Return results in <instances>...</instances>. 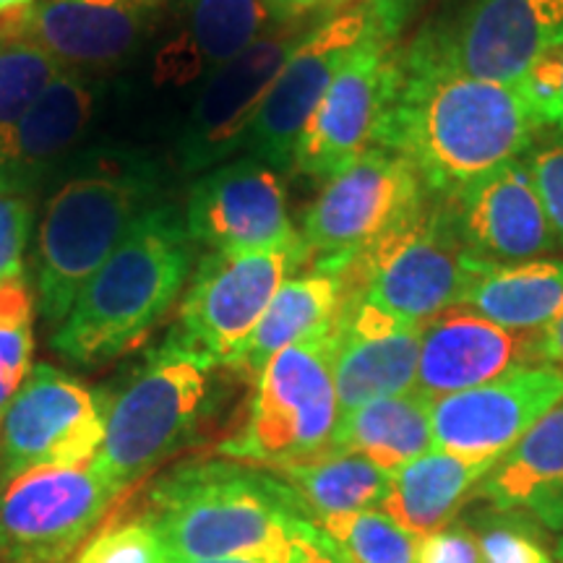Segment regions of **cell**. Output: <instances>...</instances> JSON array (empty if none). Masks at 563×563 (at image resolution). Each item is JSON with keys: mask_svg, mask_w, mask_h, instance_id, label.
Here are the masks:
<instances>
[{"mask_svg": "<svg viewBox=\"0 0 563 563\" xmlns=\"http://www.w3.org/2000/svg\"><path fill=\"white\" fill-rule=\"evenodd\" d=\"M548 123L527 84H501L402 45V81L378 146L405 154L426 188L454 199L470 183L522 159Z\"/></svg>", "mask_w": 563, "mask_h": 563, "instance_id": "cell-1", "label": "cell"}, {"mask_svg": "<svg viewBox=\"0 0 563 563\" xmlns=\"http://www.w3.org/2000/svg\"><path fill=\"white\" fill-rule=\"evenodd\" d=\"M141 517L175 561L292 563L319 534L311 511L282 477L224 456L183 462L159 475Z\"/></svg>", "mask_w": 563, "mask_h": 563, "instance_id": "cell-2", "label": "cell"}, {"mask_svg": "<svg viewBox=\"0 0 563 563\" xmlns=\"http://www.w3.org/2000/svg\"><path fill=\"white\" fill-rule=\"evenodd\" d=\"M194 245L178 209H146L53 329V350L74 365H100L136 347L186 292Z\"/></svg>", "mask_w": 563, "mask_h": 563, "instance_id": "cell-3", "label": "cell"}, {"mask_svg": "<svg viewBox=\"0 0 563 563\" xmlns=\"http://www.w3.org/2000/svg\"><path fill=\"white\" fill-rule=\"evenodd\" d=\"M159 191V167L141 152L95 150L70 167L45 203L32 249V290L47 327H60L131 224L157 207Z\"/></svg>", "mask_w": 563, "mask_h": 563, "instance_id": "cell-4", "label": "cell"}, {"mask_svg": "<svg viewBox=\"0 0 563 563\" xmlns=\"http://www.w3.org/2000/svg\"><path fill=\"white\" fill-rule=\"evenodd\" d=\"M217 371L167 334L121 389L102 394L104 439L91 464L121 496L199 433L214 402Z\"/></svg>", "mask_w": 563, "mask_h": 563, "instance_id": "cell-5", "label": "cell"}, {"mask_svg": "<svg viewBox=\"0 0 563 563\" xmlns=\"http://www.w3.org/2000/svg\"><path fill=\"white\" fill-rule=\"evenodd\" d=\"M483 264L462 241L452 201L428 194L415 214L347 266V298L397 327H426L460 306Z\"/></svg>", "mask_w": 563, "mask_h": 563, "instance_id": "cell-6", "label": "cell"}, {"mask_svg": "<svg viewBox=\"0 0 563 563\" xmlns=\"http://www.w3.org/2000/svg\"><path fill=\"white\" fill-rule=\"evenodd\" d=\"M340 422L334 386V329L285 347L258 371L241 426L217 454L277 470L332 449Z\"/></svg>", "mask_w": 563, "mask_h": 563, "instance_id": "cell-7", "label": "cell"}, {"mask_svg": "<svg viewBox=\"0 0 563 563\" xmlns=\"http://www.w3.org/2000/svg\"><path fill=\"white\" fill-rule=\"evenodd\" d=\"M405 154L373 146L323 183L300 222L306 264L344 272L365 249L402 224L428 199Z\"/></svg>", "mask_w": 563, "mask_h": 563, "instance_id": "cell-8", "label": "cell"}, {"mask_svg": "<svg viewBox=\"0 0 563 563\" xmlns=\"http://www.w3.org/2000/svg\"><path fill=\"white\" fill-rule=\"evenodd\" d=\"M302 264V245L209 251L188 279L170 334L188 350L232 371L272 298Z\"/></svg>", "mask_w": 563, "mask_h": 563, "instance_id": "cell-9", "label": "cell"}, {"mask_svg": "<svg viewBox=\"0 0 563 563\" xmlns=\"http://www.w3.org/2000/svg\"><path fill=\"white\" fill-rule=\"evenodd\" d=\"M412 40L433 60L475 79L522 84L563 55V0H467Z\"/></svg>", "mask_w": 563, "mask_h": 563, "instance_id": "cell-10", "label": "cell"}, {"mask_svg": "<svg viewBox=\"0 0 563 563\" xmlns=\"http://www.w3.org/2000/svg\"><path fill=\"white\" fill-rule=\"evenodd\" d=\"M399 81L402 40L386 34L376 21V30L355 47L302 129L292 173L327 183L378 146Z\"/></svg>", "mask_w": 563, "mask_h": 563, "instance_id": "cell-11", "label": "cell"}, {"mask_svg": "<svg viewBox=\"0 0 563 563\" xmlns=\"http://www.w3.org/2000/svg\"><path fill=\"white\" fill-rule=\"evenodd\" d=\"M118 498L91 462L0 485V563H70Z\"/></svg>", "mask_w": 563, "mask_h": 563, "instance_id": "cell-12", "label": "cell"}, {"mask_svg": "<svg viewBox=\"0 0 563 563\" xmlns=\"http://www.w3.org/2000/svg\"><path fill=\"white\" fill-rule=\"evenodd\" d=\"M104 439V402L70 373L32 365L0 422V485L45 467H81Z\"/></svg>", "mask_w": 563, "mask_h": 563, "instance_id": "cell-13", "label": "cell"}, {"mask_svg": "<svg viewBox=\"0 0 563 563\" xmlns=\"http://www.w3.org/2000/svg\"><path fill=\"white\" fill-rule=\"evenodd\" d=\"M316 19L272 26L253 45L201 84L178 139V165L186 175L207 173L228 162L256 123L272 84Z\"/></svg>", "mask_w": 563, "mask_h": 563, "instance_id": "cell-14", "label": "cell"}, {"mask_svg": "<svg viewBox=\"0 0 563 563\" xmlns=\"http://www.w3.org/2000/svg\"><path fill=\"white\" fill-rule=\"evenodd\" d=\"M376 30L368 0H357L329 19H316L313 30L295 47L290 60L272 84L256 123L245 139L249 157L277 173H292L300 133L327 95L329 84L355 53V47Z\"/></svg>", "mask_w": 563, "mask_h": 563, "instance_id": "cell-15", "label": "cell"}, {"mask_svg": "<svg viewBox=\"0 0 563 563\" xmlns=\"http://www.w3.org/2000/svg\"><path fill=\"white\" fill-rule=\"evenodd\" d=\"M188 235L209 251H272L300 245L282 173L243 157L201 173L183 211Z\"/></svg>", "mask_w": 563, "mask_h": 563, "instance_id": "cell-16", "label": "cell"}, {"mask_svg": "<svg viewBox=\"0 0 563 563\" xmlns=\"http://www.w3.org/2000/svg\"><path fill=\"white\" fill-rule=\"evenodd\" d=\"M563 402V368L532 363L475 389L433 399V443L460 456H504L540 418Z\"/></svg>", "mask_w": 563, "mask_h": 563, "instance_id": "cell-17", "label": "cell"}, {"mask_svg": "<svg viewBox=\"0 0 563 563\" xmlns=\"http://www.w3.org/2000/svg\"><path fill=\"white\" fill-rule=\"evenodd\" d=\"M165 5L157 0H37L0 30L45 51L66 70L97 74L139 51Z\"/></svg>", "mask_w": 563, "mask_h": 563, "instance_id": "cell-18", "label": "cell"}, {"mask_svg": "<svg viewBox=\"0 0 563 563\" xmlns=\"http://www.w3.org/2000/svg\"><path fill=\"white\" fill-rule=\"evenodd\" d=\"M449 201L464 245L485 264H525L559 249L525 159L506 162Z\"/></svg>", "mask_w": 563, "mask_h": 563, "instance_id": "cell-19", "label": "cell"}, {"mask_svg": "<svg viewBox=\"0 0 563 563\" xmlns=\"http://www.w3.org/2000/svg\"><path fill=\"white\" fill-rule=\"evenodd\" d=\"M102 84L63 70L30 110L0 123V194L32 196L60 170L95 121Z\"/></svg>", "mask_w": 563, "mask_h": 563, "instance_id": "cell-20", "label": "cell"}, {"mask_svg": "<svg viewBox=\"0 0 563 563\" xmlns=\"http://www.w3.org/2000/svg\"><path fill=\"white\" fill-rule=\"evenodd\" d=\"M532 363H540L538 334L511 332L454 306L422 327L415 391L441 399Z\"/></svg>", "mask_w": 563, "mask_h": 563, "instance_id": "cell-21", "label": "cell"}, {"mask_svg": "<svg viewBox=\"0 0 563 563\" xmlns=\"http://www.w3.org/2000/svg\"><path fill=\"white\" fill-rule=\"evenodd\" d=\"M272 26L264 0H173L152 79L178 89L203 84Z\"/></svg>", "mask_w": 563, "mask_h": 563, "instance_id": "cell-22", "label": "cell"}, {"mask_svg": "<svg viewBox=\"0 0 563 563\" xmlns=\"http://www.w3.org/2000/svg\"><path fill=\"white\" fill-rule=\"evenodd\" d=\"M422 327H397L344 298L334 327V386L340 415L373 399L415 391Z\"/></svg>", "mask_w": 563, "mask_h": 563, "instance_id": "cell-23", "label": "cell"}, {"mask_svg": "<svg viewBox=\"0 0 563 563\" xmlns=\"http://www.w3.org/2000/svg\"><path fill=\"white\" fill-rule=\"evenodd\" d=\"M470 501L522 511L545 530L563 532V402L493 464Z\"/></svg>", "mask_w": 563, "mask_h": 563, "instance_id": "cell-24", "label": "cell"}, {"mask_svg": "<svg viewBox=\"0 0 563 563\" xmlns=\"http://www.w3.org/2000/svg\"><path fill=\"white\" fill-rule=\"evenodd\" d=\"M344 272L311 266L308 272L292 274L272 298L232 371L256 378L277 352L332 332L347 298Z\"/></svg>", "mask_w": 563, "mask_h": 563, "instance_id": "cell-25", "label": "cell"}, {"mask_svg": "<svg viewBox=\"0 0 563 563\" xmlns=\"http://www.w3.org/2000/svg\"><path fill=\"white\" fill-rule=\"evenodd\" d=\"M498 460L501 456L473 460L431 449L391 475L382 511L415 538L441 530L454 522V514L473 498L475 488Z\"/></svg>", "mask_w": 563, "mask_h": 563, "instance_id": "cell-26", "label": "cell"}, {"mask_svg": "<svg viewBox=\"0 0 563 563\" xmlns=\"http://www.w3.org/2000/svg\"><path fill=\"white\" fill-rule=\"evenodd\" d=\"M431 407L433 399L420 391L373 399L357 410L340 415L332 449L361 454L389 475L399 473L435 449Z\"/></svg>", "mask_w": 563, "mask_h": 563, "instance_id": "cell-27", "label": "cell"}, {"mask_svg": "<svg viewBox=\"0 0 563 563\" xmlns=\"http://www.w3.org/2000/svg\"><path fill=\"white\" fill-rule=\"evenodd\" d=\"M460 306L511 332L540 334L563 311V258L483 264Z\"/></svg>", "mask_w": 563, "mask_h": 563, "instance_id": "cell-28", "label": "cell"}, {"mask_svg": "<svg viewBox=\"0 0 563 563\" xmlns=\"http://www.w3.org/2000/svg\"><path fill=\"white\" fill-rule=\"evenodd\" d=\"M306 504L313 519L382 509L391 475L361 454L329 449L311 460L272 470Z\"/></svg>", "mask_w": 563, "mask_h": 563, "instance_id": "cell-29", "label": "cell"}, {"mask_svg": "<svg viewBox=\"0 0 563 563\" xmlns=\"http://www.w3.org/2000/svg\"><path fill=\"white\" fill-rule=\"evenodd\" d=\"M350 563H415L418 540L382 509L316 519Z\"/></svg>", "mask_w": 563, "mask_h": 563, "instance_id": "cell-30", "label": "cell"}, {"mask_svg": "<svg viewBox=\"0 0 563 563\" xmlns=\"http://www.w3.org/2000/svg\"><path fill=\"white\" fill-rule=\"evenodd\" d=\"M34 313L37 300L26 274L0 279V422L34 365Z\"/></svg>", "mask_w": 563, "mask_h": 563, "instance_id": "cell-31", "label": "cell"}, {"mask_svg": "<svg viewBox=\"0 0 563 563\" xmlns=\"http://www.w3.org/2000/svg\"><path fill=\"white\" fill-rule=\"evenodd\" d=\"M475 534L483 563H555L543 527L522 511H504L483 504L462 519Z\"/></svg>", "mask_w": 563, "mask_h": 563, "instance_id": "cell-32", "label": "cell"}, {"mask_svg": "<svg viewBox=\"0 0 563 563\" xmlns=\"http://www.w3.org/2000/svg\"><path fill=\"white\" fill-rule=\"evenodd\" d=\"M63 70L37 45L0 30V123L30 110Z\"/></svg>", "mask_w": 563, "mask_h": 563, "instance_id": "cell-33", "label": "cell"}, {"mask_svg": "<svg viewBox=\"0 0 563 563\" xmlns=\"http://www.w3.org/2000/svg\"><path fill=\"white\" fill-rule=\"evenodd\" d=\"M74 563H175L157 530L144 517L91 534Z\"/></svg>", "mask_w": 563, "mask_h": 563, "instance_id": "cell-34", "label": "cell"}, {"mask_svg": "<svg viewBox=\"0 0 563 563\" xmlns=\"http://www.w3.org/2000/svg\"><path fill=\"white\" fill-rule=\"evenodd\" d=\"M522 159L543 199L559 249H563V129L534 141Z\"/></svg>", "mask_w": 563, "mask_h": 563, "instance_id": "cell-35", "label": "cell"}, {"mask_svg": "<svg viewBox=\"0 0 563 563\" xmlns=\"http://www.w3.org/2000/svg\"><path fill=\"white\" fill-rule=\"evenodd\" d=\"M34 228L32 196L0 194V279L24 274V253Z\"/></svg>", "mask_w": 563, "mask_h": 563, "instance_id": "cell-36", "label": "cell"}, {"mask_svg": "<svg viewBox=\"0 0 563 563\" xmlns=\"http://www.w3.org/2000/svg\"><path fill=\"white\" fill-rule=\"evenodd\" d=\"M415 563H483V559L473 530L460 519V522H449L441 530L422 534Z\"/></svg>", "mask_w": 563, "mask_h": 563, "instance_id": "cell-37", "label": "cell"}, {"mask_svg": "<svg viewBox=\"0 0 563 563\" xmlns=\"http://www.w3.org/2000/svg\"><path fill=\"white\" fill-rule=\"evenodd\" d=\"M327 0H264L266 13H269L274 26L295 24V21L308 19L311 13H319Z\"/></svg>", "mask_w": 563, "mask_h": 563, "instance_id": "cell-38", "label": "cell"}, {"mask_svg": "<svg viewBox=\"0 0 563 563\" xmlns=\"http://www.w3.org/2000/svg\"><path fill=\"white\" fill-rule=\"evenodd\" d=\"M538 355L540 363H553L563 368V311L538 334Z\"/></svg>", "mask_w": 563, "mask_h": 563, "instance_id": "cell-39", "label": "cell"}, {"mask_svg": "<svg viewBox=\"0 0 563 563\" xmlns=\"http://www.w3.org/2000/svg\"><path fill=\"white\" fill-rule=\"evenodd\" d=\"M292 563H350V561L344 559L340 548H336L332 540L327 538V532L319 527V534L302 548L300 555Z\"/></svg>", "mask_w": 563, "mask_h": 563, "instance_id": "cell-40", "label": "cell"}, {"mask_svg": "<svg viewBox=\"0 0 563 563\" xmlns=\"http://www.w3.org/2000/svg\"><path fill=\"white\" fill-rule=\"evenodd\" d=\"M37 0H0V19L16 16V13L32 9Z\"/></svg>", "mask_w": 563, "mask_h": 563, "instance_id": "cell-41", "label": "cell"}, {"mask_svg": "<svg viewBox=\"0 0 563 563\" xmlns=\"http://www.w3.org/2000/svg\"><path fill=\"white\" fill-rule=\"evenodd\" d=\"M357 0H327V3L321 5V11L316 13V19H329V16H334V13H340V11H344V9H350V5H355Z\"/></svg>", "mask_w": 563, "mask_h": 563, "instance_id": "cell-42", "label": "cell"}, {"mask_svg": "<svg viewBox=\"0 0 563 563\" xmlns=\"http://www.w3.org/2000/svg\"><path fill=\"white\" fill-rule=\"evenodd\" d=\"M555 129H563V60H561V76H559V112H555Z\"/></svg>", "mask_w": 563, "mask_h": 563, "instance_id": "cell-43", "label": "cell"}, {"mask_svg": "<svg viewBox=\"0 0 563 563\" xmlns=\"http://www.w3.org/2000/svg\"><path fill=\"white\" fill-rule=\"evenodd\" d=\"M175 563H264V561H249V559H217V561H175Z\"/></svg>", "mask_w": 563, "mask_h": 563, "instance_id": "cell-44", "label": "cell"}, {"mask_svg": "<svg viewBox=\"0 0 563 563\" xmlns=\"http://www.w3.org/2000/svg\"><path fill=\"white\" fill-rule=\"evenodd\" d=\"M555 563H563V538H561L559 548H555Z\"/></svg>", "mask_w": 563, "mask_h": 563, "instance_id": "cell-45", "label": "cell"}, {"mask_svg": "<svg viewBox=\"0 0 563 563\" xmlns=\"http://www.w3.org/2000/svg\"><path fill=\"white\" fill-rule=\"evenodd\" d=\"M157 3H162V5H165V3H167V0H157Z\"/></svg>", "mask_w": 563, "mask_h": 563, "instance_id": "cell-46", "label": "cell"}]
</instances>
